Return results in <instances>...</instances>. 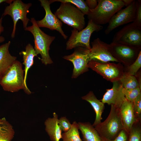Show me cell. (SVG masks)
Listing matches in <instances>:
<instances>
[{
    "label": "cell",
    "mask_w": 141,
    "mask_h": 141,
    "mask_svg": "<svg viewBox=\"0 0 141 141\" xmlns=\"http://www.w3.org/2000/svg\"><path fill=\"white\" fill-rule=\"evenodd\" d=\"M113 83L112 87L106 90L101 101L104 104L112 105L119 108L126 98L123 92L124 88L119 81Z\"/></svg>",
    "instance_id": "9a60e30c"
},
{
    "label": "cell",
    "mask_w": 141,
    "mask_h": 141,
    "mask_svg": "<svg viewBox=\"0 0 141 141\" xmlns=\"http://www.w3.org/2000/svg\"><path fill=\"white\" fill-rule=\"evenodd\" d=\"M109 45L110 52L113 56L125 67L132 64L141 51V47L113 42Z\"/></svg>",
    "instance_id": "ba28073f"
},
{
    "label": "cell",
    "mask_w": 141,
    "mask_h": 141,
    "mask_svg": "<svg viewBox=\"0 0 141 141\" xmlns=\"http://www.w3.org/2000/svg\"><path fill=\"white\" fill-rule=\"evenodd\" d=\"M24 71L21 62L15 61L0 80L3 90L14 92L23 89L26 93L31 94V92L24 85Z\"/></svg>",
    "instance_id": "3957f363"
},
{
    "label": "cell",
    "mask_w": 141,
    "mask_h": 141,
    "mask_svg": "<svg viewBox=\"0 0 141 141\" xmlns=\"http://www.w3.org/2000/svg\"><path fill=\"white\" fill-rule=\"evenodd\" d=\"M89 50L83 47H77L72 54L63 57L64 59L71 61L73 65L72 78H76L89 70L88 64L90 61Z\"/></svg>",
    "instance_id": "30bf717a"
},
{
    "label": "cell",
    "mask_w": 141,
    "mask_h": 141,
    "mask_svg": "<svg viewBox=\"0 0 141 141\" xmlns=\"http://www.w3.org/2000/svg\"><path fill=\"white\" fill-rule=\"evenodd\" d=\"M10 43L9 41L0 46V74L2 77L16 60V57L12 56L9 52Z\"/></svg>",
    "instance_id": "e0dca14e"
},
{
    "label": "cell",
    "mask_w": 141,
    "mask_h": 141,
    "mask_svg": "<svg viewBox=\"0 0 141 141\" xmlns=\"http://www.w3.org/2000/svg\"><path fill=\"white\" fill-rule=\"evenodd\" d=\"M14 134L13 127L5 118H0V141H11Z\"/></svg>",
    "instance_id": "7402d4cb"
},
{
    "label": "cell",
    "mask_w": 141,
    "mask_h": 141,
    "mask_svg": "<svg viewBox=\"0 0 141 141\" xmlns=\"http://www.w3.org/2000/svg\"><path fill=\"white\" fill-rule=\"evenodd\" d=\"M94 127L100 136L110 140L115 139L124 129L119 108L111 105L107 119Z\"/></svg>",
    "instance_id": "277c9868"
},
{
    "label": "cell",
    "mask_w": 141,
    "mask_h": 141,
    "mask_svg": "<svg viewBox=\"0 0 141 141\" xmlns=\"http://www.w3.org/2000/svg\"><path fill=\"white\" fill-rule=\"evenodd\" d=\"M32 5L31 3L26 4L21 0H15L5 8L2 16L9 15L13 20V28L11 36L12 38L14 37L16 24L19 20L22 21L24 29L27 27L30 20L27 17V15Z\"/></svg>",
    "instance_id": "9c48e42d"
},
{
    "label": "cell",
    "mask_w": 141,
    "mask_h": 141,
    "mask_svg": "<svg viewBox=\"0 0 141 141\" xmlns=\"http://www.w3.org/2000/svg\"><path fill=\"white\" fill-rule=\"evenodd\" d=\"M14 0H0V4L3 2H5L6 3L10 4Z\"/></svg>",
    "instance_id": "d590c367"
},
{
    "label": "cell",
    "mask_w": 141,
    "mask_h": 141,
    "mask_svg": "<svg viewBox=\"0 0 141 141\" xmlns=\"http://www.w3.org/2000/svg\"><path fill=\"white\" fill-rule=\"evenodd\" d=\"M133 109L136 118L141 120V93L133 102Z\"/></svg>",
    "instance_id": "f1b7e54d"
},
{
    "label": "cell",
    "mask_w": 141,
    "mask_h": 141,
    "mask_svg": "<svg viewBox=\"0 0 141 141\" xmlns=\"http://www.w3.org/2000/svg\"><path fill=\"white\" fill-rule=\"evenodd\" d=\"M119 81L125 89L140 88L138 82L135 76L129 75L125 72Z\"/></svg>",
    "instance_id": "cb8c5ba5"
},
{
    "label": "cell",
    "mask_w": 141,
    "mask_h": 141,
    "mask_svg": "<svg viewBox=\"0 0 141 141\" xmlns=\"http://www.w3.org/2000/svg\"><path fill=\"white\" fill-rule=\"evenodd\" d=\"M102 28V25H97L90 20H89L86 26L81 30L79 31L73 28L71 31L70 36L66 43V50L81 47L90 50L91 48L90 39L92 33Z\"/></svg>",
    "instance_id": "8992f818"
},
{
    "label": "cell",
    "mask_w": 141,
    "mask_h": 141,
    "mask_svg": "<svg viewBox=\"0 0 141 141\" xmlns=\"http://www.w3.org/2000/svg\"><path fill=\"white\" fill-rule=\"evenodd\" d=\"M20 54L23 55V64L25 66L24 85L25 87L28 89L26 83L27 72L29 69L33 64L34 57L35 56H37V55L36 54L33 46L30 43L28 44L26 46L25 50L21 51Z\"/></svg>",
    "instance_id": "ffe728a7"
},
{
    "label": "cell",
    "mask_w": 141,
    "mask_h": 141,
    "mask_svg": "<svg viewBox=\"0 0 141 141\" xmlns=\"http://www.w3.org/2000/svg\"><path fill=\"white\" fill-rule=\"evenodd\" d=\"M141 121L138 120L133 124L126 141H141Z\"/></svg>",
    "instance_id": "d4e9b609"
},
{
    "label": "cell",
    "mask_w": 141,
    "mask_h": 141,
    "mask_svg": "<svg viewBox=\"0 0 141 141\" xmlns=\"http://www.w3.org/2000/svg\"><path fill=\"white\" fill-rule=\"evenodd\" d=\"M41 6L44 8L45 12L44 17L41 20L36 21L38 27H45L52 30H55L58 32L64 39L68 36L63 31L62 22L51 11L50 4L52 3L51 0H39Z\"/></svg>",
    "instance_id": "4fadbf2b"
},
{
    "label": "cell",
    "mask_w": 141,
    "mask_h": 141,
    "mask_svg": "<svg viewBox=\"0 0 141 141\" xmlns=\"http://www.w3.org/2000/svg\"><path fill=\"white\" fill-rule=\"evenodd\" d=\"M82 99L89 102L93 108L96 113L95 121L92 125L93 127L100 123L102 119V115L105 109L104 104L98 99L92 91H90Z\"/></svg>",
    "instance_id": "d6986e66"
},
{
    "label": "cell",
    "mask_w": 141,
    "mask_h": 141,
    "mask_svg": "<svg viewBox=\"0 0 141 141\" xmlns=\"http://www.w3.org/2000/svg\"><path fill=\"white\" fill-rule=\"evenodd\" d=\"M52 3L58 2L72 4L75 5L85 15H87L90 9L83 0H51Z\"/></svg>",
    "instance_id": "484cf974"
},
{
    "label": "cell",
    "mask_w": 141,
    "mask_h": 141,
    "mask_svg": "<svg viewBox=\"0 0 141 141\" xmlns=\"http://www.w3.org/2000/svg\"><path fill=\"white\" fill-rule=\"evenodd\" d=\"M141 89L139 87L132 89H125L123 92L125 97L128 101L133 102L134 100L141 93Z\"/></svg>",
    "instance_id": "83f0119b"
},
{
    "label": "cell",
    "mask_w": 141,
    "mask_h": 141,
    "mask_svg": "<svg viewBox=\"0 0 141 141\" xmlns=\"http://www.w3.org/2000/svg\"><path fill=\"white\" fill-rule=\"evenodd\" d=\"M97 7L90 10L89 20L99 25L108 23L111 17L125 6L122 0H98Z\"/></svg>",
    "instance_id": "7a4b0ae2"
},
{
    "label": "cell",
    "mask_w": 141,
    "mask_h": 141,
    "mask_svg": "<svg viewBox=\"0 0 141 141\" xmlns=\"http://www.w3.org/2000/svg\"><path fill=\"white\" fill-rule=\"evenodd\" d=\"M2 16L1 17L0 19V37L2 33L3 32L4 30V28L2 25Z\"/></svg>",
    "instance_id": "e575fe53"
},
{
    "label": "cell",
    "mask_w": 141,
    "mask_h": 141,
    "mask_svg": "<svg viewBox=\"0 0 141 141\" xmlns=\"http://www.w3.org/2000/svg\"><path fill=\"white\" fill-rule=\"evenodd\" d=\"M78 124L82 135L83 141H101L99 134L90 123L80 122Z\"/></svg>",
    "instance_id": "44dd1931"
},
{
    "label": "cell",
    "mask_w": 141,
    "mask_h": 141,
    "mask_svg": "<svg viewBox=\"0 0 141 141\" xmlns=\"http://www.w3.org/2000/svg\"><path fill=\"white\" fill-rule=\"evenodd\" d=\"M124 129L128 134L134 123L138 120L136 118L133 109V102L126 98L119 108Z\"/></svg>",
    "instance_id": "2e32d148"
},
{
    "label": "cell",
    "mask_w": 141,
    "mask_h": 141,
    "mask_svg": "<svg viewBox=\"0 0 141 141\" xmlns=\"http://www.w3.org/2000/svg\"><path fill=\"white\" fill-rule=\"evenodd\" d=\"M88 67L112 83L119 81L124 72V67L120 63L100 62L91 60Z\"/></svg>",
    "instance_id": "52a82bcc"
},
{
    "label": "cell",
    "mask_w": 141,
    "mask_h": 141,
    "mask_svg": "<svg viewBox=\"0 0 141 141\" xmlns=\"http://www.w3.org/2000/svg\"><path fill=\"white\" fill-rule=\"evenodd\" d=\"M31 22L32 25L24 29L30 32L34 38V47L36 54H40L43 63L45 65L50 64L53 62L49 55L50 46L54 40L55 37L48 35L38 27L34 18H32Z\"/></svg>",
    "instance_id": "6da1fadb"
},
{
    "label": "cell",
    "mask_w": 141,
    "mask_h": 141,
    "mask_svg": "<svg viewBox=\"0 0 141 141\" xmlns=\"http://www.w3.org/2000/svg\"><path fill=\"white\" fill-rule=\"evenodd\" d=\"M54 14L62 22L79 31L85 27V15L70 4L61 3Z\"/></svg>",
    "instance_id": "5b68a950"
},
{
    "label": "cell",
    "mask_w": 141,
    "mask_h": 141,
    "mask_svg": "<svg viewBox=\"0 0 141 141\" xmlns=\"http://www.w3.org/2000/svg\"><path fill=\"white\" fill-rule=\"evenodd\" d=\"M58 124L62 131L66 132L70 128L72 124L65 117H62L58 120Z\"/></svg>",
    "instance_id": "4dcf8cb0"
},
{
    "label": "cell",
    "mask_w": 141,
    "mask_h": 141,
    "mask_svg": "<svg viewBox=\"0 0 141 141\" xmlns=\"http://www.w3.org/2000/svg\"><path fill=\"white\" fill-rule=\"evenodd\" d=\"M128 134L124 130H122L116 138L113 140H110L100 136L101 141H126Z\"/></svg>",
    "instance_id": "1f68e13d"
},
{
    "label": "cell",
    "mask_w": 141,
    "mask_h": 141,
    "mask_svg": "<svg viewBox=\"0 0 141 141\" xmlns=\"http://www.w3.org/2000/svg\"><path fill=\"white\" fill-rule=\"evenodd\" d=\"M79 129L78 123L74 121L70 130L62 134V141H83L80 138Z\"/></svg>",
    "instance_id": "603a6c76"
},
{
    "label": "cell",
    "mask_w": 141,
    "mask_h": 141,
    "mask_svg": "<svg viewBox=\"0 0 141 141\" xmlns=\"http://www.w3.org/2000/svg\"><path fill=\"white\" fill-rule=\"evenodd\" d=\"M124 2L125 6L127 7L130 5L133 1V0H122Z\"/></svg>",
    "instance_id": "836d02e7"
},
{
    "label": "cell",
    "mask_w": 141,
    "mask_h": 141,
    "mask_svg": "<svg viewBox=\"0 0 141 141\" xmlns=\"http://www.w3.org/2000/svg\"><path fill=\"white\" fill-rule=\"evenodd\" d=\"M91 44L92 47L89 53L90 60L100 62L110 61L119 62L111 54L109 44L104 42L98 38L91 43Z\"/></svg>",
    "instance_id": "5bb4252c"
},
{
    "label": "cell",
    "mask_w": 141,
    "mask_h": 141,
    "mask_svg": "<svg viewBox=\"0 0 141 141\" xmlns=\"http://www.w3.org/2000/svg\"><path fill=\"white\" fill-rule=\"evenodd\" d=\"M2 77V76L0 74V80H1Z\"/></svg>",
    "instance_id": "74e56055"
},
{
    "label": "cell",
    "mask_w": 141,
    "mask_h": 141,
    "mask_svg": "<svg viewBox=\"0 0 141 141\" xmlns=\"http://www.w3.org/2000/svg\"><path fill=\"white\" fill-rule=\"evenodd\" d=\"M85 1L90 10L95 8L98 4L97 1L96 0H86Z\"/></svg>",
    "instance_id": "d6a6232c"
},
{
    "label": "cell",
    "mask_w": 141,
    "mask_h": 141,
    "mask_svg": "<svg viewBox=\"0 0 141 141\" xmlns=\"http://www.w3.org/2000/svg\"><path fill=\"white\" fill-rule=\"evenodd\" d=\"M136 11L135 19L132 23L134 26L141 28V1H136Z\"/></svg>",
    "instance_id": "f546056e"
},
{
    "label": "cell",
    "mask_w": 141,
    "mask_h": 141,
    "mask_svg": "<svg viewBox=\"0 0 141 141\" xmlns=\"http://www.w3.org/2000/svg\"><path fill=\"white\" fill-rule=\"evenodd\" d=\"M112 42L141 47V28L132 23L126 25L115 34Z\"/></svg>",
    "instance_id": "8fae6325"
},
{
    "label": "cell",
    "mask_w": 141,
    "mask_h": 141,
    "mask_svg": "<svg viewBox=\"0 0 141 141\" xmlns=\"http://www.w3.org/2000/svg\"><path fill=\"white\" fill-rule=\"evenodd\" d=\"M141 67V51L135 61L131 64L124 67V72L129 75H135Z\"/></svg>",
    "instance_id": "4316f807"
},
{
    "label": "cell",
    "mask_w": 141,
    "mask_h": 141,
    "mask_svg": "<svg viewBox=\"0 0 141 141\" xmlns=\"http://www.w3.org/2000/svg\"><path fill=\"white\" fill-rule=\"evenodd\" d=\"M5 40L4 38L2 36L0 37V43L3 42Z\"/></svg>",
    "instance_id": "8d00e7d4"
},
{
    "label": "cell",
    "mask_w": 141,
    "mask_h": 141,
    "mask_svg": "<svg viewBox=\"0 0 141 141\" xmlns=\"http://www.w3.org/2000/svg\"><path fill=\"white\" fill-rule=\"evenodd\" d=\"M136 1L133 0L130 5L113 16L108 23L105 33L107 35L116 28L133 22L136 17Z\"/></svg>",
    "instance_id": "7c38bea8"
},
{
    "label": "cell",
    "mask_w": 141,
    "mask_h": 141,
    "mask_svg": "<svg viewBox=\"0 0 141 141\" xmlns=\"http://www.w3.org/2000/svg\"><path fill=\"white\" fill-rule=\"evenodd\" d=\"M53 117L48 118L45 121V130L52 141H60L62 138V130L58 124V115L53 113Z\"/></svg>",
    "instance_id": "ac0fdd59"
}]
</instances>
